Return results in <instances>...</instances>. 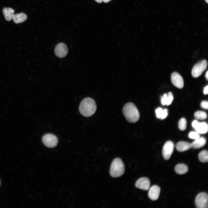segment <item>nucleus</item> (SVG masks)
I'll list each match as a JSON object with an SVG mask.
<instances>
[{"label":"nucleus","instance_id":"nucleus-24","mask_svg":"<svg viewBox=\"0 0 208 208\" xmlns=\"http://www.w3.org/2000/svg\"><path fill=\"white\" fill-rule=\"evenodd\" d=\"M201 107L204 109H207L208 108V103L207 101H202L200 104Z\"/></svg>","mask_w":208,"mask_h":208},{"label":"nucleus","instance_id":"nucleus-26","mask_svg":"<svg viewBox=\"0 0 208 208\" xmlns=\"http://www.w3.org/2000/svg\"><path fill=\"white\" fill-rule=\"evenodd\" d=\"M208 70H207V72H206L205 74V77L206 78V79L207 80H208Z\"/></svg>","mask_w":208,"mask_h":208},{"label":"nucleus","instance_id":"nucleus-8","mask_svg":"<svg viewBox=\"0 0 208 208\" xmlns=\"http://www.w3.org/2000/svg\"><path fill=\"white\" fill-rule=\"evenodd\" d=\"M68 52L66 45L64 43H60L56 46L54 52L55 55L59 58H63L67 55Z\"/></svg>","mask_w":208,"mask_h":208},{"label":"nucleus","instance_id":"nucleus-21","mask_svg":"<svg viewBox=\"0 0 208 208\" xmlns=\"http://www.w3.org/2000/svg\"><path fill=\"white\" fill-rule=\"evenodd\" d=\"M195 117L198 119L205 120L207 118V115L206 113L203 111H198L194 114Z\"/></svg>","mask_w":208,"mask_h":208},{"label":"nucleus","instance_id":"nucleus-28","mask_svg":"<svg viewBox=\"0 0 208 208\" xmlns=\"http://www.w3.org/2000/svg\"><path fill=\"white\" fill-rule=\"evenodd\" d=\"M96 1L99 3H101L103 0H95Z\"/></svg>","mask_w":208,"mask_h":208},{"label":"nucleus","instance_id":"nucleus-11","mask_svg":"<svg viewBox=\"0 0 208 208\" xmlns=\"http://www.w3.org/2000/svg\"><path fill=\"white\" fill-rule=\"evenodd\" d=\"M148 195L149 198L153 200H157L159 198L160 189L157 185H154L149 188Z\"/></svg>","mask_w":208,"mask_h":208},{"label":"nucleus","instance_id":"nucleus-15","mask_svg":"<svg viewBox=\"0 0 208 208\" xmlns=\"http://www.w3.org/2000/svg\"><path fill=\"white\" fill-rule=\"evenodd\" d=\"M173 96L171 92H169L168 94H165L161 97V101L163 105H169L172 103Z\"/></svg>","mask_w":208,"mask_h":208},{"label":"nucleus","instance_id":"nucleus-13","mask_svg":"<svg viewBox=\"0 0 208 208\" xmlns=\"http://www.w3.org/2000/svg\"><path fill=\"white\" fill-rule=\"evenodd\" d=\"M175 146L177 150L181 152L187 151L192 148L191 143L184 141L178 142L176 144Z\"/></svg>","mask_w":208,"mask_h":208},{"label":"nucleus","instance_id":"nucleus-19","mask_svg":"<svg viewBox=\"0 0 208 208\" xmlns=\"http://www.w3.org/2000/svg\"><path fill=\"white\" fill-rule=\"evenodd\" d=\"M156 116L158 118L162 120L166 118L168 115V111L167 109L163 110L160 107H158L155 110Z\"/></svg>","mask_w":208,"mask_h":208},{"label":"nucleus","instance_id":"nucleus-17","mask_svg":"<svg viewBox=\"0 0 208 208\" xmlns=\"http://www.w3.org/2000/svg\"><path fill=\"white\" fill-rule=\"evenodd\" d=\"M27 18L26 14L22 12L14 14L12 19L15 23L18 24L24 22L26 20Z\"/></svg>","mask_w":208,"mask_h":208},{"label":"nucleus","instance_id":"nucleus-14","mask_svg":"<svg viewBox=\"0 0 208 208\" xmlns=\"http://www.w3.org/2000/svg\"><path fill=\"white\" fill-rule=\"evenodd\" d=\"M206 142V140L205 138L200 137L191 143V147L194 149L199 148L204 146Z\"/></svg>","mask_w":208,"mask_h":208},{"label":"nucleus","instance_id":"nucleus-10","mask_svg":"<svg viewBox=\"0 0 208 208\" xmlns=\"http://www.w3.org/2000/svg\"><path fill=\"white\" fill-rule=\"evenodd\" d=\"M150 181L146 177H142L139 179L135 183V187L142 190H147L150 188Z\"/></svg>","mask_w":208,"mask_h":208},{"label":"nucleus","instance_id":"nucleus-20","mask_svg":"<svg viewBox=\"0 0 208 208\" xmlns=\"http://www.w3.org/2000/svg\"><path fill=\"white\" fill-rule=\"evenodd\" d=\"M199 160L201 162L205 163L208 161V152L207 150H204L201 151L198 155Z\"/></svg>","mask_w":208,"mask_h":208},{"label":"nucleus","instance_id":"nucleus-22","mask_svg":"<svg viewBox=\"0 0 208 208\" xmlns=\"http://www.w3.org/2000/svg\"><path fill=\"white\" fill-rule=\"evenodd\" d=\"M178 127L181 131H184L187 127V121L184 118H181L179 121Z\"/></svg>","mask_w":208,"mask_h":208},{"label":"nucleus","instance_id":"nucleus-3","mask_svg":"<svg viewBox=\"0 0 208 208\" xmlns=\"http://www.w3.org/2000/svg\"><path fill=\"white\" fill-rule=\"evenodd\" d=\"M124 165L121 159L118 158L114 159L110 166V175L114 178L119 177L124 174Z\"/></svg>","mask_w":208,"mask_h":208},{"label":"nucleus","instance_id":"nucleus-12","mask_svg":"<svg viewBox=\"0 0 208 208\" xmlns=\"http://www.w3.org/2000/svg\"><path fill=\"white\" fill-rule=\"evenodd\" d=\"M194 128L199 134L206 133L208 131V125L205 122H198Z\"/></svg>","mask_w":208,"mask_h":208},{"label":"nucleus","instance_id":"nucleus-2","mask_svg":"<svg viewBox=\"0 0 208 208\" xmlns=\"http://www.w3.org/2000/svg\"><path fill=\"white\" fill-rule=\"evenodd\" d=\"M122 112L126 120L129 122L135 123L139 120L140 114L135 105L131 102L126 103L123 107Z\"/></svg>","mask_w":208,"mask_h":208},{"label":"nucleus","instance_id":"nucleus-29","mask_svg":"<svg viewBox=\"0 0 208 208\" xmlns=\"http://www.w3.org/2000/svg\"><path fill=\"white\" fill-rule=\"evenodd\" d=\"M205 1L207 3V2H208V0H205Z\"/></svg>","mask_w":208,"mask_h":208},{"label":"nucleus","instance_id":"nucleus-5","mask_svg":"<svg viewBox=\"0 0 208 208\" xmlns=\"http://www.w3.org/2000/svg\"><path fill=\"white\" fill-rule=\"evenodd\" d=\"M44 144L49 148H53L56 146L58 143L57 137L53 134L47 133L44 135L42 138Z\"/></svg>","mask_w":208,"mask_h":208},{"label":"nucleus","instance_id":"nucleus-7","mask_svg":"<svg viewBox=\"0 0 208 208\" xmlns=\"http://www.w3.org/2000/svg\"><path fill=\"white\" fill-rule=\"evenodd\" d=\"M174 148L173 143L170 141L166 142L162 149V153L164 158L165 160L169 159L173 153Z\"/></svg>","mask_w":208,"mask_h":208},{"label":"nucleus","instance_id":"nucleus-23","mask_svg":"<svg viewBox=\"0 0 208 208\" xmlns=\"http://www.w3.org/2000/svg\"><path fill=\"white\" fill-rule=\"evenodd\" d=\"M189 138L196 140L200 137L199 134L196 131H191L189 134Z\"/></svg>","mask_w":208,"mask_h":208},{"label":"nucleus","instance_id":"nucleus-27","mask_svg":"<svg viewBox=\"0 0 208 208\" xmlns=\"http://www.w3.org/2000/svg\"><path fill=\"white\" fill-rule=\"evenodd\" d=\"M103 0V1L105 3H108L111 0Z\"/></svg>","mask_w":208,"mask_h":208},{"label":"nucleus","instance_id":"nucleus-18","mask_svg":"<svg viewBox=\"0 0 208 208\" xmlns=\"http://www.w3.org/2000/svg\"><path fill=\"white\" fill-rule=\"evenodd\" d=\"M187 166L183 164H177L174 168L175 172L178 174H182L186 173L188 171Z\"/></svg>","mask_w":208,"mask_h":208},{"label":"nucleus","instance_id":"nucleus-1","mask_svg":"<svg viewBox=\"0 0 208 208\" xmlns=\"http://www.w3.org/2000/svg\"><path fill=\"white\" fill-rule=\"evenodd\" d=\"M96 105L95 101L90 97H86L81 102L79 110L81 114L84 116L90 117L95 112Z\"/></svg>","mask_w":208,"mask_h":208},{"label":"nucleus","instance_id":"nucleus-6","mask_svg":"<svg viewBox=\"0 0 208 208\" xmlns=\"http://www.w3.org/2000/svg\"><path fill=\"white\" fill-rule=\"evenodd\" d=\"M208 197L207 194L205 192L199 194L195 199V204L198 208L208 207Z\"/></svg>","mask_w":208,"mask_h":208},{"label":"nucleus","instance_id":"nucleus-4","mask_svg":"<svg viewBox=\"0 0 208 208\" xmlns=\"http://www.w3.org/2000/svg\"><path fill=\"white\" fill-rule=\"evenodd\" d=\"M207 62L206 60H201L196 64L193 67L192 70V75L194 78L200 76L207 68Z\"/></svg>","mask_w":208,"mask_h":208},{"label":"nucleus","instance_id":"nucleus-9","mask_svg":"<svg viewBox=\"0 0 208 208\" xmlns=\"http://www.w3.org/2000/svg\"><path fill=\"white\" fill-rule=\"evenodd\" d=\"M171 79L172 84L176 87L182 88L184 86V81L181 76L178 73L174 72L171 75Z\"/></svg>","mask_w":208,"mask_h":208},{"label":"nucleus","instance_id":"nucleus-16","mask_svg":"<svg viewBox=\"0 0 208 208\" xmlns=\"http://www.w3.org/2000/svg\"><path fill=\"white\" fill-rule=\"evenodd\" d=\"M2 12L5 19L8 21H10L12 19L14 15V10L10 8H4Z\"/></svg>","mask_w":208,"mask_h":208},{"label":"nucleus","instance_id":"nucleus-25","mask_svg":"<svg viewBox=\"0 0 208 208\" xmlns=\"http://www.w3.org/2000/svg\"><path fill=\"white\" fill-rule=\"evenodd\" d=\"M208 86L207 85L206 86L204 89L203 93L205 94H207L208 93Z\"/></svg>","mask_w":208,"mask_h":208}]
</instances>
